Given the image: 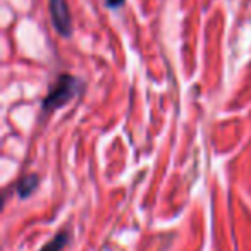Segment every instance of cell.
<instances>
[{
  "instance_id": "obj_4",
  "label": "cell",
  "mask_w": 251,
  "mask_h": 251,
  "mask_svg": "<svg viewBox=\"0 0 251 251\" xmlns=\"http://www.w3.org/2000/svg\"><path fill=\"white\" fill-rule=\"evenodd\" d=\"M67 244V234H59V236L53 237L50 243H47L45 246L42 248V251H60L64 246Z\"/></svg>"
},
{
  "instance_id": "obj_5",
  "label": "cell",
  "mask_w": 251,
  "mask_h": 251,
  "mask_svg": "<svg viewBox=\"0 0 251 251\" xmlns=\"http://www.w3.org/2000/svg\"><path fill=\"white\" fill-rule=\"evenodd\" d=\"M122 2H124V0H107V4L110 5V7H119V5H122Z\"/></svg>"
},
{
  "instance_id": "obj_3",
  "label": "cell",
  "mask_w": 251,
  "mask_h": 251,
  "mask_svg": "<svg viewBox=\"0 0 251 251\" xmlns=\"http://www.w3.org/2000/svg\"><path fill=\"white\" fill-rule=\"evenodd\" d=\"M36 184H38V177H36V176H28V177H25L18 186L19 195H21V196H29L36 189Z\"/></svg>"
},
{
  "instance_id": "obj_1",
  "label": "cell",
  "mask_w": 251,
  "mask_h": 251,
  "mask_svg": "<svg viewBox=\"0 0 251 251\" xmlns=\"http://www.w3.org/2000/svg\"><path fill=\"white\" fill-rule=\"evenodd\" d=\"M77 88H79V83H77L74 77L60 76L59 79H57L55 86H53L52 91L49 93V97L43 101V108H45L47 112L60 108L64 103H67V101L77 93Z\"/></svg>"
},
{
  "instance_id": "obj_2",
  "label": "cell",
  "mask_w": 251,
  "mask_h": 251,
  "mask_svg": "<svg viewBox=\"0 0 251 251\" xmlns=\"http://www.w3.org/2000/svg\"><path fill=\"white\" fill-rule=\"evenodd\" d=\"M49 7H50V16H52L55 29L62 36H69L71 35V14H69V7H67L66 0H49Z\"/></svg>"
}]
</instances>
